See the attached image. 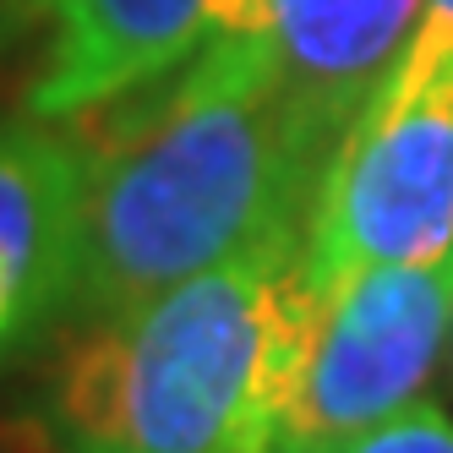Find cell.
Returning a JSON list of instances; mask_svg holds the SVG:
<instances>
[{"label": "cell", "instance_id": "obj_1", "mask_svg": "<svg viewBox=\"0 0 453 453\" xmlns=\"http://www.w3.org/2000/svg\"><path fill=\"white\" fill-rule=\"evenodd\" d=\"M82 148L77 317L137 306L246 246L306 230L334 142L268 34H224L180 72L72 120Z\"/></svg>", "mask_w": 453, "mask_h": 453}, {"label": "cell", "instance_id": "obj_2", "mask_svg": "<svg viewBox=\"0 0 453 453\" xmlns=\"http://www.w3.org/2000/svg\"><path fill=\"white\" fill-rule=\"evenodd\" d=\"M311 317L306 230L82 317L50 377V432L66 453H273Z\"/></svg>", "mask_w": 453, "mask_h": 453}, {"label": "cell", "instance_id": "obj_3", "mask_svg": "<svg viewBox=\"0 0 453 453\" xmlns=\"http://www.w3.org/2000/svg\"><path fill=\"white\" fill-rule=\"evenodd\" d=\"M453 251V55L415 88H377L349 120L306 219V273L328 289L355 268Z\"/></svg>", "mask_w": 453, "mask_h": 453}, {"label": "cell", "instance_id": "obj_4", "mask_svg": "<svg viewBox=\"0 0 453 453\" xmlns=\"http://www.w3.org/2000/svg\"><path fill=\"white\" fill-rule=\"evenodd\" d=\"M453 339V251L432 263H377L317 289L311 339L273 453L339 442L426 388Z\"/></svg>", "mask_w": 453, "mask_h": 453}, {"label": "cell", "instance_id": "obj_5", "mask_svg": "<svg viewBox=\"0 0 453 453\" xmlns=\"http://www.w3.org/2000/svg\"><path fill=\"white\" fill-rule=\"evenodd\" d=\"M50 50L27 88L39 120H77L180 72L224 34L268 27V0H39Z\"/></svg>", "mask_w": 453, "mask_h": 453}, {"label": "cell", "instance_id": "obj_6", "mask_svg": "<svg viewBox=\"0 0 453 453\" xmlns=\"http://www.w3.org/2000/svg\"><path fill=\"white\" fill-rule=\"evenodd\" d=\"M82 241V148L0 126V361L72 311Z\"/></svg>", "mask_w": 453, "mask_h": 453}, {"label": "cell", "instance_id": "obj_7", "mask_svg": "<svg viewBox=\"0 0 453 453\" xmlns=\"http://www.w3.org/2000/svg\"><path fill=\"white\" fill-rule=\"evenodd\" d=\"M426 0H268V44L296 104L339 148L399 55L415 39Z\"/></svg>", "mask_w": 453, "mask_h": 453}, {"label": "cell", "instance_id": "obj_8", "mask_svg": "<svg viewBox=\"0 0 453 453\" xmlns=\"http://www.w3.org/2000/svg\"><path fill=\"white\" fill-rule=\"evenodd\" d=\"M301 453H453V415L432 399H410L404 410L382 415L377 426H361L339 442L301 448Z\"/></svg>", "mask_w": 453, "mask_h": 453}, {"label": "cell", "instance_id": "obj_9", "mask_svg": "<svg viewBox=\"0 0 453 453\" xmlns=\"http://www.w3.org/2000/svg\"><path fill=\"white\" fill-rule=\"evenodd\" d=\"M448 55H453V0H426V12H420V22H415L410 50L399 55V66L388 72L382 88H415V82H426Z\"/></svg>", "mask_w": 453, "mask_h": 453}, {"label": "cell", "instance_id": "obj_10", "mask_svg": "<svg viewBox=\"0 0 453 453\" xmlns=\"http://www.w3.org/2000/svg\"><path fill=\"white\" fill-rule=\"evenodd\" d=\"M0 6H39V0H0Z\"/></svg>", "mask_w": 453, "mask_h": 453}, {"label": "cell", "instance_id": "obj_11", "mask_svg": "<svg viewBox=\"0 0 453 453\" xmlns=\"http://www.w3.org/2000/svg\"><path fill=\"white\" fill-rule=\"evenodd\" d=\"M448 344H453V339H448Z\"/></svg>", "mask_w": 453, "mask_h": 453}]
</instances>
